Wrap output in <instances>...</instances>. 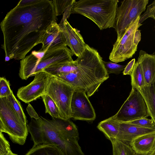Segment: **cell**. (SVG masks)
<instances>
[{
	"label": "cell",
	"mask_w": 155,
	"mask_h": 155,
	"mask_svg": "<svg viewBox=\"0 0 155 155\" xmlns=\"http://www.w3.org/2000/svg\"><path fill=\"white\" fill-rule=\"evenodd\" d=\"M120 124V123L112 116L100 122L97 127L110 140L117 138L119 133Z\"/></svg>",
	"instance_id": "18"
},
{
	"label": "cell",
	"mask_w": 155,
	"mask_h": 155,
	"mask_svg": "<svg viewBox=\"0 0 155 155\" xmlns=\"http://www.w3.org/2000/svg\"><path fill=\"white\" fill-rule=\"evenodd\" d=\"M76 60L77 65L74 71L53 76L68 83L75 89L84 90L87 97H90L108 78L109 74L99 53L87 44L84 51Z\"/></svg>",
	"instance_id": "2"
},
{
	"label": "cell",
	"mask_w": 155,
	"mask_h": 155,
	"mask_svg": "<svg viewBox=\"0 0 155 155\" xmlns=\"http://www.w3.org/2000/svg\"><path fill=\"white\" fill-rule=\"evenodd\" d=\"M110 141L112 146L113 155H135V153L129 144L117 139Z\"/></svg>",
	"instance_id": "23"
},
{
	"label": "cell",
	"mask_w": 155,
	"mask_h": 155,
	"mask_svg": "<svg viewBox=\"0 0 155 155\" xmlns=\"http://www.w3.org/2000/svg\"><path fill=\"white\" fill-rule=\"evenodd\" d=\"M77 65V62L75 60L71 62L55 64L47 67L43 71L51 76H55L71 72L75 70Z\"/></svg>",
	"instance_id": "21"
},
{
	"label": "cell",
	"mask_w": 155,
	"mask_h": 155,
	"mask_svg": "<svg viewBox=\"0 0 155 155\" xmlns=\"http://www.w3.org/2000/svg\"><path fill=\"white\" fill-rule=\"evenodd\" d=\"M25 155H65L57 145L42 144L33 146Z\"/></svg>",
	"instance_id": "20"
},
{
	"label": "cell",
	"mask_w": 155,
	"mask_h": 155,
	"mask_svg": "<svg viewBox=\"0 0 155 155\" xmlns=\"http://www.w3.org/2000/svg\"><path fill=\"white\" fill-rule=\"evenodd\" d=\"M155 143V132L137 137L129 145L136 153L147 154L153 149Z\"/></svg>",
	"instance_id": "17"
},
{
	"label": "cell",
	"mask_w": 155,
	"mask_h": 155,
	"mask_svg": "<svg viewBox=\"0 0 155 155\" xmlns=\"http://www.w3.org/2000/svg\"><path fill=\"white\" fill-rule=\"evenodd\" d=\"M27 125L17 117L7 97L0 98V132L7 134L13 143L22 145L29 132Z\"/></svg>",
	"instance_id": "6"
},
{
	"label": "cell",
	"mask_w": 155,
	"mask_h": 155,
	"mask_svg": "<svg viewBox=\"0 0 155 155\" xmlns=\"http://www.w3.org/2000/svg\"><path fill=\"white\" fill-rule=\"evenodd\" d=\"M13 92L11 90L9 81L5 78H0V98L7 97Z\"/></svg>",
	"instance_id": "29"
},
{
	"label": "cell",
	"mask_w": 155,
	"mask_h": 155,
	"mask_svg": "<svg viewBox=\"0 0 155 155\" xmlns=\"http://www.w3.org/2000/svg\"><path fill=\"white\" fill-rule=\"evenodd\" d=\"M139 89L146 102L150 116L155 124V79L150 84Z\"/></svg>",
	"instance_id": "19"
},
{
	"label": "cell",
	"mask_w": 155,
	"mask_h": 155,
	"mask_svg": "<svg viewBox=\"0 0 155 155\" xmlns=\"http://www.w3.org/2000/svg\"><path fill=\"white\" fill-rule=\"evenodd\" d=\"M103 63L107 73L119 74L124 70L126 65H122L110 61H103Z\"/></svg>",
	"instance_id": "27"
},
{
	"label": "cell",
	"mask_w": 155,
	"mask_h": 155,
	"mask_svg": "<svg viewBox=\"0 0 155 155\" xmlns=\"http://www.w3.org/2000/svg\"><path fill=\"white\" fill-rule=\"evenodd\" d=\"M155 132V129L145 128L128 123H120L117 138L129 144L133 139L139 136Z\"/></svg>",
	"instance_id": "15"
},
{
	"label": "cell",
	"mask_w": 155,
	"mask_h": 155,
	"mask_svg": "<svg viewBox=\"0 0 155 155\" xmlns=\"http://www.w3.org/2000/svg\"><path fill=\"white\" fill-rule=\"evenodd\" d=\"M7 98L17 117L22 122L27 124L26 117L20 103L17 99L13 92Z\"/></svg>",
	"instance_id": "25"
},
{
	"label": "cell",
	"mask_w": 155,
	"mask_h": 155,
	"mask_svg": "<svg viewBox=\"0 0 155 155\" xmlns=\"http://www.w3.org/2000/svg\"><path fill=\"white\" fill-rule=\"evenodd\" d=\"M135 63V58H134L128 63L123 71L124 75H130L133 69Z\"/></svg>",
	"instance_id": "32"
},
{
	"label": "cell",
	"mask_w": 155,
	"mask_h": 155,
	"mask_svg": "<svg viewBox=\"0 0 155 155\" xmlns=\"http://www.w3.org/2000/svg\"><path fill=\"white\" fill-rule=\"evenodd\" d=\"M38 0H21L20 1L17 5H25L35 3Z\"/></svg>",
	"instance_id": "34"
},
{
	"label": "cell",
	"mask_w": 155,
	"mask_h": 155,
	"mask_svg": "<svg viewBox=\"0 0 155 155\" xmlns=\"http://www.w3.org/2000/svg\"><path fill=\"white\" fill-rule=\"evenodd\" d=\"M149 116L148 110L139 89L132 87L127 100L112 117L120 123H126Z\"/></svg>",
	"instance_id": "9"
},
{
	"label": "cell",
	"mask_w": 155,
	"mask_h": 155,
	"mask_svg": "<svg viewBox=\"0 0 155 155\" xmlns=\"http://www.w3.org/2000/svg\"><path fill=\"white\" fill-rule=\"evenodd\" d=\"M75 89L71 85L55 76H51L50 78L45 94L51 97L57 105L61 119L71 118V105Z\"/></svg>",
	"instance_id": "10"
},
{
	"label": "cell",
	"mask_w": 155,
	"mask_h": 155,
	"mask_svg": "<svg viewBox=\"0 0 155 155\" xmlns=\"http://www.w3.org/2000/svg\"><path fill=\"white\" fill-rule=\"evenodd\" d=\"M132 87L138 89L146 86L143 71L140 64L137 61L135 63L130 74Z\"/></svg>",
	"instance_id": "22"
},
{
	"label": "cell",
	"mask_w": 155,
	"mask_h": 155,
	"mask_svg": "<svg viewBox=\"0 0 155 155\" xmlns=\"http://www.w3.org/2000/svg\"><path fill=\"white\" fill-rule=\"evenodd\" d=\"M140 16L131 24L121 38L113 45L109 56L111 61L114 63L124 61L135 53L141 38L138 29L142 25L139 23Z\"/></svg>",
	"instance_id": "7"
},
{
	"label": "cell",
	"mask_w": 155,
	"mask_h": 155,
	"mask_svg": "<svg viewBox=\"0 0 155 155\" xmlns=\"http://www.w3.org/2000/svg\"><path fill=\"white\" fill-rule=\"evenodd\" d=\"M137 61L142 67L146 86L150 84L155 79V54L140 50Z\"/></svg>",
	"instance_id": "16"
},
{
	"label": "cell",
	"mask_w": 155,
	"mask_h": 155,
	"mask_svg": "<svg viewBox=\"0 0 155 155\" xmlns=\"http://www.w3.org/2000/svg\"><path fill=\"white\" fill-rule=\"evenodd\" d=\"M0 155H18L12 151L9 142L0 132Z\"/></svg>",
	"instance_id": "28"
},
{
	"label": "cell",
	"mask_w": 155,
	"mask_h": 155,
	"mask_svg": "<svg viewBox=\"0 0 155 155\" xmlns=\"http://www.w3.org/2000/svg\"><path fill=\"white\" fill-rule=\"evenodd\" d=\"M151 18L155 20V0L147 6L145 12L140 16L139 23L141 24L147 18Z\"/></svg>",
	"instance_id": "31"
},
{
	"label": "cell",
	"mask_w": 155,
	"mask_h": 155,
	"mask_svg": "<svg viewBox=\"0 0 155 155\" xmlns=\"http://www.w3.org/2000/svg\"><path fill=\"white\" fill-rule=\"evenodd\" d=\"M28 131L33 141V146L52 144L58 146L65 155H85L78 141L79 138L73 137L63 133L54 118L51 120L39 117L31 118L28 124Z\"/></svg>",
	"instance_id": "3"
},
{
	"label": "cell",
	"mask_w": 155,
	"mask_h": 155,
	"mask_svg": "<svg viewBox=\"0 0 155 155\" xmlns=\"http://www.w3.org/2000/svg\"><path fill=\"white\" fill-rule=\"evenodd\" d=\"M119 2L118 0H80L74 3L71 13L87 18L101 30L113 28Z\"/></svg>",
	"instance_id": "5"
},
{
	"label": "cell",
	"mask_w": 155,
	"mask_h": 155,
	"mask_svg": "<svg viewBox=\"0 0 155 155\" xmlns=\"http://www.w3.org/2000/svg\"><path fill=\"white\" fill-rule=\"evenodd\" d=\"M57 17L51 0H38L28 5H17L11 9L0 25L5 61L24 59L34 47L42 43L46 30L57 21Z\"/></svg>",
	"instance_id": "1"
},
{
	"label": "cell",
	"mask_w": 155,
	"mask_h": 155,
	"mask_svg": "<svg viewBox=\"0 0 155 155\" xmlns=\"http://www.w3.org/2000/svg\"><path fill=\"white\" fill-rule=\"evenodd\" d=\"M71 50L67 46L46 51H34L21 60L19 76L23 80L35 76L55 64L73 62Z\"/></svg>",
	"instance_id": "4"
},
{
	"label": "cell",
	"mask_w": 155,
	"mask_h": 155,
	"mask_svg": "<svg viewBox=\"0 0 155 155\" xmlns=\"http://www.w3.org/2000/svg\"><path fill=\"white\" fill-rule=\"evenodd\" d=\"M71 109V118L74 120L91 121L96 118L94 110L84 90L75 89Z\"/></svg>",
	"instance_id": "11"
},
{
	"label": "cell",
	"mask_w": 155,
	"mask_h": 155,
	"mask_svg": "<svg viewBox=\"0 0 155 155\" xmlns=\"http://www.w3.org/2000/svg\"><path fill=\"white\" fill-rule=\"evenodd\" d=\"M72 55L78 57L85 50L86 44L77 29L73 28L67 20H61L59 24Z\"/></svg>",
	"instance_id": "13"
},
{
	"label": "cell",
	"mask_w": 155,
	"mask_h": 155,
	"mask_svg": "<svg viewBox=\"0 0 155 155\" xmlns=\"http://www.w3.org/2000/svg\"><path fill=\"white\" fill-rule=\"evenodd\" d=\"M153 155H155V143L152 149Z\"/></svg>",
	"instance_id": "36"
},
{
	"label": "cell",
	"mask_w": 155,
	"mask_h": 155,
	"mask_svg": "<svg viewBox=\"0 0 155 155\" xmlns=\"http://www.w3.org/2000/svg\"><path fill=\"white\" fill-rule=\"evenodd\" d=\"M35 76L34 80L30 83L20 87L18 90L17 97L25 103H29L45 94L51 75L43 71Z\"/></svg>",
	"instance_id": "12"
},
{
	"label": "cell",
	"mask_w": 155,
	"mask_h": 155,
	"mask_svg": "<svg viewBox=\"0 0 155 155\" xmlns=\"http://www.w3.org/2000/svg\"><path fill=\"white\" fill-rule=\"evenodd\" d=\"M126 123H128L142 127L155 129V124L151 119H150L144 118Z\"/></svg>",
	"instance_id": "30"
},
{
	"label": "cell",
	"mask_w": 155,
	"mask_h": 155,
	"mask_svg": "<svg viewBox=\"0 0 155 155\" xmlns=\"http://www.w3.org/2000/svg\"><path fill=\"white\" fill-rule=\"evenodd\" d=\"M41 50L56 49L67 46L65 38L59 24L54 22L46 30L43 37Z\"/></svg>",
	"instance_id": "14"
},
{
	"label": "cell",
	"mask_w": 155,
	"mask_h": 155,
	"mask_svg": "<svg viewBox=\"0 0 155 155\" xmlns=\"http://www.w3.org/2000/svg\"><path fill=\"white\" fill-rule=\"evenodd\" d=\"M135 155H153V150H152L149 153L147 154H140L136 153Z\"/></svg>",
	"instance_id": "35"
},
{
	"label": "cell",
	"mask_w": 155,
	"mask_h": 155,
	"mask_svg": "<svg viewBox=\"0 0 155 155\" xmlns=\"http://www.w3.org/2000/svg\"><path fill=\"white\" fill-rule=\"evenodd\" d=\"M41 97L45 105V113L49 114L52 118L61 119L59 108L51 98L46 94Z\"/></svg>",
	"instance_id": "24"
},
{
	"label": "cell",
	"mask_w": 155,
	"mask_h": 155,
	"mask_svg": "<svg viewBox=\"0 0 155 155\" xmlns=\"http://www.w3.org/2000/svg\"><path fill=\"white\" fill-rule=\"evenodd\" d=\"M148 0H124L118 7L113 27L120 40L131 24L144 12Z\"/></svg>",
	"instance_id": "8"
},
{
	"label": "cell",
	"mask_w": 155,
	"mask_h": 155,
	"mask_svg": "<svg viewBox=\"0 0 155 155\" xmlns=\"http://www.w3.org/2000/svg\"><path fill=\"white\" fill-rule=\"evenodd\" d=\"M26 110L31 118L36 120L38 119L39 117L30 104H28L26 108Z\"/></svg>",
	"instance_id": "33"
},
{
	"label": "cell",
	"mask_w": 155,
	"mask_h": 155,
	"mask_svg": "<svg viewBox=\"0 0 155 155\" xmlns=\"http://www.w3.org/2000/svg\"><path fill=\"white\" fill-rule=\"evenodd\" d=\"M52 1L57 16L63 14L70 6L76 2L75 0H54Z\"/></svg>",
	"instance_id": "26"
}]
</instances>
